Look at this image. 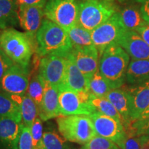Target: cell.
Segmentation results:
<instances>
[{
  "label": "cell",
  "mask_w": 149,
  "mask_h": 149,
  "mask_svg": "<svg viewBox=\"0 0 149 149\" xmlns=\"http://www.w3.org/2000/svg\"><path fill=\"white\" fill-rule=\"evenodd\" d=\"M72 49L68 33L45 18L35 37V53L39 57L59 55L67 57Z\"/></svg>",
  "instance_id": "6da1fadb"
},
{
  "label": "cell",
  "mask_w": 149,
  "mask_h": 149,
  "mask_svg": "<svg viewBox=\"0 0 149 149\" xmlns=\"http://www.w3.org/2000/svg\"><path fill=\"white\" fill-rule=\"evenodd\" d=\"M99 60V71L111 88H119L126 82V74L130 63V56L117 44L104 50Z\"/></svg>",
  "instance_id": "7a4b0ae2"
},
{
  "label": "cell",
  "mask_w": 149,
  "mask_h": 149,
  "mask_svg": "<svg viewBox=\"0 0 149 149\" xmlns=\"http://www.w3.org/2000/svg\"><path fill=\"white\" fill-rule=\"evenodd\" d=\"M0 48L15 64L29 68L35 52V39L26 33L7 29L0 35Z\"/></svg>",
  "instance_id": "3957f363"
},
{
  "label": "cell",
  "mask_w": 149,
  "mask_h": 149,
  "mask_svg": "<svg viewBox=\"0 0 149 149\" xmlns=\"http://www.w3.org/2000/svg\"><path fill=\"white\" fill-rule=\"evenodd\" d=\"M77 23L90 32L119 10L115 0H86L77 2Z\"/></svg>",
  "instance_id": "277c9868"
},
{
  "label": "cell",
  "mask_w": 149,
  "mask_h": 149,
  "mask_svg": "<svg viewBox=\"0 0 149 149\" xmlns=\"http://www.w3.org/2000/svg\"><path fill=\"white\" fill-rule=\"evenodd\" d=\"M59 133L67 141L85 144L97 135L88 115H60L57 118Z\"/></svg>",
  "instance_id": "5b68a950"
},
{
  "label": "cell",
  "mask_w": 149,
  "mask_h": 149,
  "mask_svg": "<svg viewBox=\"0 0 149 149\" xmlns=\"http://www.w3.org/2000/svg\"><path fill=\"white\" fill-rule=\"evenodd\" d=\"M44 16L68 31L77 23L78 5L75 0H48Z\"/></svg>",
  "instance_id": "8992f818"
},
{
  "label": "cell",
  "mask_w": 149,
  "mask_h": 149,
  "mask_svg": "<svg viewBox=\"0 0 149 149\" xmlns=\"http://www.w3.org/2000/svg\"><path fill=\"white\" fill-rule=\"evenodd\" d=\"M125 31L118 11L107 22L93 30L91 32V37L93 45L99 52V55H101L108 46L117 44L118 39Z\"/></svg>",
  "instance_id": "52a82bcc"
},
{
  "label": "cell",
  "mask_w": 149,
  "mask_h": 149,
  "mask_svg": "<svg viewBox=\"0 0 149 149\" xmlns=\"http://www.w3.org/2000/svg\"><path fill=\"white\" fill-rule=\"evenodd\" d=\"M90 93L86 91L63 90L59 92V107L60 115H91L96 112L91 105Z\"/></svg>",
  "instance_id": "ba28073f"
},
{
  "label": "cell",
  "mask_w": 149,
  "mask_h": 149,
  "mask_svg": "<svg viewBox=\"0 0 149 149\" xmlns=\"http://www.w3.org/2000/svg\"><path fill=\"white\" fill-rule=\"evenodd\" d=\"M66 57L47 55L40 61L38 74L43 81L57 87L60 91L64 84L66 68Z\"/></svg>",
  "instance_id": "9c48e42d"
},
{
  "label": "cell",
  "mask_w": 149,
  "mask_h": 149,
  "mask_svg": "<svg viewBox=\"0 0 149 149\" xmlns=\"http://www.w3.org/2000/svg\"><path fill=\"white\" fill-rule=\"evenodd\" d=\"M89 117L94 126L97 135L113 141L117 146L125 139V129L120 121L97 111L89 115Z\"/></svg>",
  "instance_id": "30bf717a"
},
{
  "label": "cell",
  "mask_w": 149,
  "mask_h": 149,
  "mask_svg": "<svg viewBox=\"0 0 149 149\" xmlns=\"http://www.w3.org/2000/svg\"><path fill=\"white\" fill-rule=\"evenodd\" d=\"M29 84V68L14 64L1 80V91L10 95L24 96L27 92Z\"/></svg>",
  "instance_id": "8fae6325"
},
{
  "label": "cell",
  "mask_w": 149,
  "mask_h": 149,
  "mask_svg": "<svg viewBox=\"0 0 149 149\" xmlns=\"http://www.w3.org/2000/svg\"><path fill=\"white\" fill-rule=\"evenodd\" d=\"M70 54L77 68L89 79L98 70L100 55L94 45L72 48Z\"/></svg>",
  "instance_id": "7c38bea8"
},
{
  "label": "cell",
  "mask_w": 149,
  "mask_h": 149,
  "mask_svg": "<svg viewBox=\"0 0 149 149\" xmlns=\"http://www.w3.org/2000/svg\"><path fill=\"white\" fill-rule=\"evenodd\" d=\"M117 44L124 48L132 59L149 60V46L136 31L126 30Z\"/></svg>",
  "instance_id": "4fadbf2b"
},
{
  "label": "cell",
  "mask_w": 149,
  "mask_h": 149,
  "mask_svg": "<svg viewBox=\"0 0 149 149\" xmlns=\"http://www.w3.org/2000/svg\"><path fill=\"white\" fill-rule=\"evenodd\" d=\"M44 7L27 6L19 7V22L25 32L35 39L44 16Z\"/></svg>",
  "instance_id": "5bb4252c"
},
{
  "label": "cell",
  "mask_w": 149,
  "mask_h": 149,
  "mask_svg": "<svg viewBox=\"0 0 149 149\" xmlns=\"http://www.w3.org/2000/svg\"><path fill=\"white\" fill-rule=\"evenodd\" d=\"M66 68L62 87L59 92L63 90H71L79 92H89V81L74 64L71 55L69 54L66 57Z\"/></svg>",
  "instance_id": "9a60e30c"
},
{
  "label": "cell",
  "mask_w": 149,
  "mask_h": 149,
  "mask_svg": "<svg viewBox=\"0 0 149 149\" xmlns=\"http://www.w3.org/2000/svg\"><path fill=\"white\" fill-rule=\"evenodd\" d=\"M22 122L8 117H0V149H19Z\"/></svg>",
  "instance_id": "2e32d148"
},
{
  "label": "cell",
  "mask_w": 149,
  "mask_h": 149,
  "mask_svg": "<svg viewBox=\"0 0 149 149\" xmlns=\"http://www.w3.org/2000/svg\"><path fill=\"white\" fill-rule=\"evenodd\" d=\"M44 83V97L42 104L39 108V116L42 121L45 122L59 116L60 113L59 107V89L45 81Z\"/></svg>",
  "instance_id": "e0dca14e"
},
{
  "label": "cell",
  "mask_w": 149,
  "mask_h": 149,
  "mask_svg": "<svg viewBox=\"0 0 149 149\" xmlns=\"http://www.w3.org/2000/svg\"><path fill=\"white\" fill-rule=\"evenodd\" d=\"M127 91L130 97V115L133 123L138 120L149 105V80L130 86Z\"/></svg>",
  "instance_id": "ac0fdd59"
},
{
  "label": "cell",
  "mask_w": 149,
  "mask_h": 149,
  "mask_svg": "<svg viewBox=\"0 0 149 149\" xmlns=\"http://www.w3.org/2000/svg\"><path fill=\"white\" fill-rule=\"evenodd\" d=\"M114 106L122 119L124 129L127 130L132 124L130 115V97L127 90L122 88L112 89L106 96Z\"/></svg>",
  "instance_id": "d6986e66"
},
{
  "label": "cell",
  "mask_w": 149,
  "mask_h": 149,
  "mask_svg": "<svg viewBox=\"0 0 149 149\" xmlns=\"http://www.w3.org/2000/svg\"><path fill=\"white\" fill-rule=\"evenodd\" d=\"M140 7L141 3L131 2L130 4L119 8L118 12L126 30L135 31L139 27L147 24L141 15Z\"/></svg>",
  "instance_id": "ffe728a7"
},
{
  "label": "cell",
  "mask_w": 149,
  "mask_h": 149,
  "mask_svg": "<svg viewBox=\"0 0 149 149\" xmlns=\"http://www.w3.org/2000/svg\"><path fill=\"white\" fill-rule=\"evenodd\" d=\"M149 80V60L132 59L126 74V82L130 86Z\"/></svg>",
  "instance_id": "44dd1931"
},
{
  "label": "cell",
  "mask_w": 149,
  "mask_h": 149,
  "mask_svg": "<svg viewBox=\"0 0 149 149\" xmlns=\"http://www.w3.org/2000/svg\"><path fill=\"white\" fill-rule=\"evenodd\" d=\"M17 0H0V29L15 26L19 22Z\"/></svg>",
  "instance_id": "7402d4cb"
},
{
  "label": "cell",
  "mask_w": 149,
  "mask_h": 149,
  "mask_svg": "<svg viewBox=\"0 0 149 149\" xmlns=\"http://www.w3.org/2000/svg\"><path fill=\"white\" fill-rule=\"evenodd\" d=\"M0 117H8L22 122L20 106L6 93H0Z\"/></svg>",
  "instance_id": "603a6c76"
},
{
  "label": "cell",
  "mask_w": 149,
  "mask_h": 149,
  "mask_svg": "<svg viewBox=\"0 0 149 149\" xmlns=\"http://www.w3.org/2000/svg\"><path fill=\"white\" fill-rule=\"evenodd\" d=\"M20 111L22 115V122L24 126L31 128L37 115L39 114V108L36 103L26 94L22 96L19 103Z\"/></svg>",
  "instance_id": "cb8c5ba5"
},
{
  "label": "cell",
  "mask_w": 149,
  "mask_h": 149,
  "mask_svg": "<svg viewBox=\"0 0 149 149\" xmlns=\"http://www.w3.org/2000/svg\"><path fill=\"white\" fill-rule=\"evenodd\" d=\"M72 48H82L93 45L91 32L76 23L67 31Z\"/></svg>",
  "instance_id": "d4e9b609"
},
{
  "label": "cell",
  "mask_w": 149,
  "mask_h": 149,
  "mask_svg": "<svg viewBox=\"0 0 149 149\" xmlns=\"http://www.w3.org/2000/svg\"><path fill=\"white\" fill-rule=\"evenodd\" d=\"M89 102L96 111L113 117L122 123V119L120 113L106 97H96L91 94Z\"/></svg>",
  "instance_id": "484cf974"
},
{
  "label": "cell",
  "mask_w": 149,
  "mask_h": 149,
  "mask_svg": "<svg viewBox=\"0 0 149 149\" xmlns=\"http://www.w3.org/2000/svg\"><path fill=\"white\" fill-rule=\"evenodd\" d=\"M112 89L111 85L100 74L99 70L89 81V93L94 96L106 97Z\"/></svg>",
  "instance_id": "4316f807"
},
{
  "label": "cell",
  "mask_w": 149,
  "mask_h": 149,
  "mask_svg": "<svg viewBox=\"0 0 149 149\" xmlns=\"http://www.w3.org/2000/svg\"><path fill=\"white\" fill-rule=\"evenodd\" d=\"M44 92V83L38 74L33 76L29 81L26 94L29 96L37 105L38 108L42 104Z\"/></svg>",
  "instance_id": "83f0119b"
},
{
  "label": "cell",
  "mask_w": 149,
  "mask_h": 149,
  "mask_svg": "<svg viewBox=\"0 0 149 149\" xmlns=\"http://www.w3.org/2000/svg\"><path fill=\"white\" fill-rule=\"evenodd\" d=\"M42 141L46 149H75L53 130H46Z\"/></svg>",
  "instance_id": "f1b7e54d"
},
{
  "label": "cell",
  "mask_w": 149,
  "mask_h": 149,
  "mask_svg": "<svg viewBox=\"0 0 149 149\" xmlns=\"http://www.w3.org/2000/svg\"><path fill=\"white\" fill-rule=\"evenodd\" d=\"M81 149H120L113 141L96 135L84 144Z\"/></svg>",
  "instance_id": "f546056e"
},
{
  "label": "cell",
  "mask_w": 149,
  "mask_h": 149,
  "mask_svg": "<svg viewBox=\"0 0 149 149\" xmlns=\"http://www.w3.org/2000/svg\"><path fill=\"white\" fill-rule=\"evenodd\" d=\"M125 131L137 136L149 135V118L145 120L135 121Z\"/></svg>",
  "instance_id": "4dcf8cb0"
},
{
  "label": "cell",
  "mask_w": 149,
  "mask_h": 149,
  "mask_svg": "<svg viewBox=\"0 0 149 149\" xmlns=\"http://www.w3.org/2000/svg\"><path fill=\"white\" fill-rule=\"evenodd\" d=\"M144 138V135L137 136L126 133L125 139L118 146L121 149H140Z\"/></svg>",
  "instance_id": "1f68e13d"
},
{
  "label": "cell",
  "mask_w": 149,
  "mask_h": 149,
  "mask_svg": "<svg viewBox=\"0 0 149 149\" xmlns=\"http://www.w3.org/2000/svg\"><path fill=\"white\" fill-rule=\"evenodd\" d=\"M18 147L19 149H34L31 128L24 126L23 123L19 139Z\"/></svg>",
  "instance_id": "d6a6232c"
},
{
  "label": "cell",
  "mask_w": 149,
  "mask_h": 149,
  "mask_svg": "<svg viewBox=\"0 0 149 149\" xmlns=\"http://www.w3.org/2000/svg\"><path fill=\"white\" fill-rule=\"evenodd\" d=\"M31 134H32L33 140V146L34 149L39 144V143L42 140L43 138V126L42 120L40 117H37L36 120H35L33 126L31 128Z\"/></svg>",
  "instance_id": "836d02e7"
},
{
  "label": "cell",
  "mask_w": 149,
  "mask_h": 149,
  "mask_svg": "<svg viewBox=\"0 0 149 149\" xmlns=\"http://www.w3.org/2000/svg\"><path fill=\"white\" fill-rule=\"evenodd\" d=\"M14 64L13 61L0 48V91H1V82L3 76Z\"/></svg>",
  "instance_id": "e575fe53"
},
{
  "label": "cell",
  "mask_w": 149,
  "mask_h": 149,
  "mask_svg": "<svg viewBox=\"0 0 149 149\" xmlns=\"http://www.w3.org/2000/svg\"><path fill=\"white\" fill-rule=\"evenodd\" d=\"M48 0H17L19 7L27 6H37L44 7Z\"/></svg>",
  "instance_id": "d590c367"
},
{
  "label": "cell",
  "mask_w": 149,
  "mask_h": 149,
  "mask_svg": "<svg viewBox=\"0 0 149 149\" xmlns=\"http://www.w3.org/2000/svg\"><path fill=\"white\" fill-rule=\"evenodd\" d=\"M135 31L139 33V35L142 37L143 40L149 46V24L147 23L142 26L139 27Z\"/></svg>",
  "instance_id": "8d00e7d4"
},
{
  "label": "cell",
  "mask_w": 149,
  "mask_h": 149,
  "mask_svg": "<svg viewBox=\"0 0 149 149\" xmlns=\"http://www.w3.org/2000/svg\"><path fill=\"white\" fill-rule=\"evenodd\" d=\"M140 10L144 19L149 24V0H145L141 3Z\"/></svg>",
  "instance_id": "74e56055"
},
{
  "label": "cell",
  "mask_w": 149,
  "mask_h": 149,
  "mask_svg": "<svg viewBox=\"0 0 149 149\" xmlns=\"http://www.w3.org/2000/svg\"><path fill=\"white\" fill-rule=\"evenodd\" d=\"M148 118H149V105L148 107L145 109V111L141 113L140 117H139L138 120H145Z\"/></svg>",
  "instance_id": "f35d334b"
},
{
  "label": "cell",
  "mask_w": 149,
  "mask_h": 149,
  "mask_svg": "<svg viewBox=\"0 0 149 149\" xmlns=\"http://www.w3.org/2000/svg\"><path fill=\"white\" fill-rule=\"evenodd\" d=\"M148 135H144V140L142 141L140 149H149V144L148 143Z\"/></svg>",
  "instance_id": "ab89813d"
},
{
  "label": "cell",
  "mask_w": 149,
  "mask_h": 149,
  "mask_svg": "<svg viewBox=\"0 0 149 149\" xmlns=\"http://www.w3.org/2000/svg\"><path fill=\"white\" fill-rule=\"evenodd\" d=\"M35 149H46L45 146L44 145V143H43V141L42 140L39 143V144L36 146V148Z\"/></svg>",
  "instance_id": "60d3db41"
},
{
  "label": "cell",
  "mask_w": 149,
  "mask_h": 149,
  "mask_svg": "<svg viewBox=\"0 0 149 149\" xmlns=\"http://www.w3.org/2000/svg\"><path fill=\"white\" fill-rule=\"evenodd\" d=\"M115 1H118L120 3H126V2H134L135 0H115Z\"/></svg>",
  "instance_id": "b9f144b4"
},
{
  "label": "cell",
  "mask_w": 149,
  "mask_h": 149,
  "mask_svg": "<svg viewBox=\"0 0 149 149\" xmlns=\"http://www.w3.org/2000/svg\"><path fill=\"white\" fill-rule=\"evenodd\" d=\"M145 1V0H135V1H134V2H135V3H141L143 2V1Z\"/></svg>",
  "instance_id": "7bdbcfd3"
},
{
  "label": "cell",
  "mask_w": 149,
  "mask_h": 149,
  "mask_svg": "<svg viewBox=\"0 0 149 149\" xmlns=\"http://www.w3.org/2000/svg\"><path fill=\"white\" fill-rule=\"evenodd\" d=\"M148 144H149V135H148Z\"/></svg>",
  "instance_id": "ee69618b"
}]
</instances>
